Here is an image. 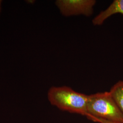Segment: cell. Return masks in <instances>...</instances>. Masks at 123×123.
Returning a JSON list of instances; mask_svg holds the SVG:
<instances>
[{
  "label": "cell",
  "instance_id": "8992f818",
  "mask_svg": "<svg viewBox=\"0 0 123 123\" xmlns=\"http://www.w3.org/2000/svg\"><path fill=\"white\" fill-rule=\"evenodd\" d=\"M89 120H90L91 121H92L94 122H96V123H116V122H112V121H108L107 120H105L104 119H100V118H96L94 117H92V116H87L86 117Z\"/></svg>",
  "mask_w": 123,
  "mask_h": 123
},
{
  "label": "cell",
  "instance_id": "52a82bcc",
  "mask_svg": "<svg viewBox=\"0 0 123 123\" xmlns=\"http://www.w3.org/2000/svg\"><path fill=\"white\" fill-rule=\"evenodd\" d=\"M28 1L27 2H28V3H33V2H34V1L33 0H28V1Z\"/></svg>",
  "mask_w": 123,
  "mask_h": 123
},
{
  "label": "cell",
  "instance_id": "277c9868",
  "mask_svg": "<svg viewBox=\"0 0 123 123\" xmlns=\"http://www.w3.org/2000/svg\"><path fill=\"white\" fill-rule=\"evenodd\" d=\"M120 14L123 15V0H114L105 10L102 11L92 20V24L100 26L112 15Z\"/></svg>",
  "mask_w": 123,
  "mask_h": 123
},
{
  "label": "cell",
  "instance_id": "6da1fadb",
  "mask_svg": "<svg viewBox=\"0 0 123 123\" xmlns=\"http://www.w3.org/2000/svg\"><path fill=\"white\" fill-rule=\"evenodd\" d=\"M48 97L52 105L62 111L86 116L88 95L74 91L68 86L52 87Z\"/></svg>",
  "mask_w": 123,
  "mask_h": 123
},
{
  "label": "cell",
  "instance_id": "7a4b0ae2",
  "mask_svg": "<svg viewBox=\"0 0 123 123\" xmlns=\"http://www.w3.org/2000/svg\"><path fill=\"white\" fill-rule=\"evenodd\" d=\"M86 117L92 116L116 123H123V114L110 92L88 95Z\"/></svg>",
  "mask_w": 123,
  "mask_h": 123
},
{
  "label": "cell",
  "instance_id": "ba28073f",
  "mask_svg": "<svg viewBox=\"0 0 123 123\" xmlns=\"http://www.w3.org/2000/svg\"><path fill=\"white\" fill-rule=\"evenodd\" d=\"M1 0H0V13L1 12Z\"/></svg>",
  "mask_w": 123,
  "mask_h": 123
},
{
  "label": "cell",
  "instance_id": "3957f363",
  "mask_svg": "<svg viewBox=\"0 0 123 123\" xmlns=\"http://www.w3.org/2000/svg\"><path fill=\"white\" fill-rule=\"evenodd\" d=\"M96 2L95 0H57L55 4L64 16L81 15L89 17L93 13Z\"/></svg>",
  "mask_w": 123,
  "mask_h": 123
},
{
  "label": "cell",
  "instance_id": "5b68a950",
  "mask_svg": "<svg viewBox=\"0 0 123 123\" xmlns=\"http://www.w3.org/2000/svg\"><path fill=\"white\" fill-rule=\"evenodd\" d=\"M109 92L123 114V81L114 84Z\"/></svg>",
  "mask_w": 123,
  "mask_h": 123
}]
</instances>
